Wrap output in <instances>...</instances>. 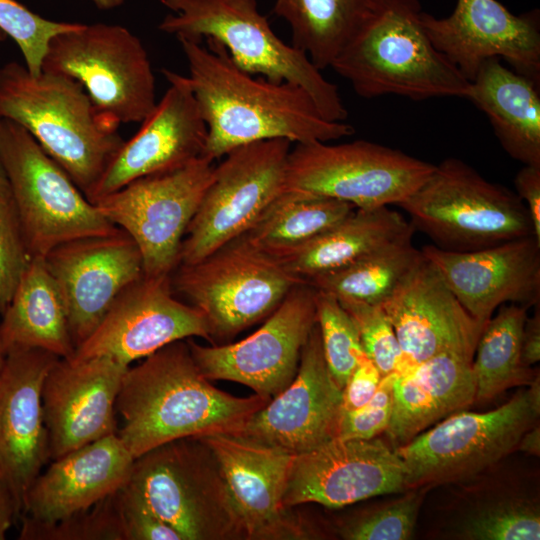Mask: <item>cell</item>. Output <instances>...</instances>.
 <instances>
[{"instance_id": "6da1fadb", "label": "cell", "mask_w": 540, "mask_h": 540, "mask_svg": "<svg viewBox=\"0 0 540 540\" xmlns=\"http://www.w3.org/2000/svg\"><path fill=\"white\" fill-rule=\"evenodd\" d=\"M204 41L205 45L179 40L207 127L202 156L214 161L261 140L328 142L354 134L350 124L327 120L300 86L249 74L232 61L223 45Z\"/></svg>"}, {"instance_id": "7a4b0ae2", "label": "cell", "mask_w": 540, "mask_h": 540, "mask_svg": "<svg viewBox=\"0 0 540 540\" xmlns=\"http://www.w3.org/2000/svg\"><path fill=\"white\" fill-rule=\"evenodd\" d=\"M269 398L237 397L210 383L185 340L174 341L128 367L116 400L117 435L134 458L166 442L232 433Z\"/></svg>"}, {"instance_id": "3957f363", "label": "cell", "mask_w": 540, "mask_h": 540, "mask_svg": "<svg viewBox=\"0 0 540 540\" xmlns=\"http://www.w3.org/2000/svg\"><path fill=\"white\" fill-rule=\"evenodd\" d=\"M421 13L418 0H370L330 67L367 99L466 98L470 81L433 46Z\"/></svg>"}, {"instance_id": "277c9868", "label": "cell", "mask_w": 540, "mask_h": 540, "mask_svg": "<svg viewBox=\"0 0 540 540\" xmlns=\"http://www.w3.org/2000/svg\"><path fill=\"white\" fill-rule=\"evenodd\" d=\"M0 117L24 127L86 198L124 143L78 81L16 61L0 67Z\"/></svg>"}, {"instance_id": "5b68a950", "label": "cell", "mask_w": 540, "mask_h": 540, "mask_svg": "<svg viewBox=\"0 0 540 540\" xmlns=\"http://www.w3.org/2000/svg\"><path fill=\"white\" fill-rule=\"evenodd\" d=\"M173 14L158 29L178 41L214 40L225 47L243 71L303 88L320 113L344 122L347 109L338 87L328 81L306 53L286 44L258 9L257 0H161Z\"/></svg>"}, {"instance_id": "8992f818", "label": "cell", "mask_w": 540, "mask_h": 540, "mask_svg": "<svg viewBox=\"0 0 540 540\" xmlns=\"http://www.w3.org/2000/svg\"><path fill=\"white\" fill-rule=\"evenodd\" d=\"M398 206L415 231L444 250H479L533 235L530 215L518 195L458 158L435 165L428 179Z\"/></svg>"}, {"instance_id": "52a82bcc", "label": "cell", "mask_w": 540, "mask_h": 540, "mask_svg": "<svg viewBox=\"0 0 540 540\" xmlns=\"http://www.w3.org/2000/svg\"><path fill=\"white\" fill-rule=\"evenodd\" d=\"M125 485L183 540L245 539L217 461L199 437L135 458Z\"/></svg>"}, {"instance_id": "ba28073f", "label": "cell", "mask_w": 540, "mask_h": 540, "mask_svg": "<svg viewBox=\"0 0 540 540\" xmlns=\"http://www.w3.org/2000/svg\"><path fill=\"white\" fill-rule=\"evenodd\" d=\"M0 164L31 256L119 229L24 127L5 117H0Z\"/></svg>"}, {"instance_id": "9c48e42d", "label": "cell", "mask_w": 540, "mask_h": 540, "mask_svg": "<svg viewBox=\"0 0 540 540\" xmlns=\"http://www.w3.org/2000/svg\"><path fill=\"white\" fill-rule=\"evenodd\" d=\"M539 415V376L494 410L449 415L395 448L405 466L406 489L430 488L481 473L516 451Z\"/></svg>"}, {"instance_id": "30bf717a", "label": "cell", "mask_w": 540, "mask_h": 540, "mask_svg": "<svg viewBox=\"0 0 540 540\" xmlns=\"http://www.w3.org/2000/svg\"><path fill=\"white\" fill-rule=\"evenodd\" d=\"M42 71L78 81L95 107L119 125L141 123L157 103L148 53L121 25L80 23L55 35Z\"/></svg>"}, {"instance_id": "8fae6325", "label": "cell", "mask_w": 540, "mask_h": 540, "mask_svg": "<svg viewBox=\"0 0 540 540\" xmlns=\"http://www.w3.org/2000/svg\"><path fill=\"white\" fill-rule=\"evenodd\" d=\"M172 287L205 317L211 339H230L267 318L301 282L242 235L202 260L179 264Z\"/></svg>"}, {"instance_id": "7c38bea8", "label": "cell", "mask_w": 540, "mask_h": 540, "mask_svg": "<svg viewBox=\"0 0 540 540\" xmlns=\"http://www.w3.org/2000/svg\"><path fill=\"white\" fill-rule=\"evenodd\" d=\"M434 164L366 140L330 145L296 143L290 150L285 189L334 198L355 209L399 205L431 175Z\"/></svg>"}, {"instance_id": "4fadbf2b", "label": "cell", "mask_w": 540, "mask_h": 540, "mask_svg": "<svg viewBox=\"0 0 540 540\" xmlns=\"http://www.w3.org/2000/svg\"><path fill=\"white\" fill-rule=\"evenodd\" d=\"M213 161L187 164L138 178L93 204L138 246L144 276L163 277L179 266L181 245L211 182Z\"/></svg>"}, {"instance_id": "5bb4252c", "label": "cell", "mask_w": 540, "mask_h": 540, "mask_svg": "<svg viewBox=\"0 0 540 540\" xmlns=\"http://www.w3.org/2000/svg\"><path fill=\"white\" fill-rule=\"evenodd\" d=\"M290 147L286 139H268L223 156L186 230L179 264L202 260L251 227L285 189Z\"/></svg>"}, {"instance_id": "9a60e30c", "label": "cell", "mask_w": 540, "mask_h": 540, "mask_svg": "<svg viewBox=\"0 0 540 540\" xmlns=\"http://www.w3.org/2000/svg\"><path fill=\"white\" fill-rule=\"evenodd\" d=\"M315 288L294 286L254 333L236 343L203 346L187 338L191 355L208 380H228L273 398L294 379L300 355L316 324Z\"/></svg>"}, {"instance_id": "2e32d148", "label": "cell", "mask_w": 540, "mask_h": 540, "mask_svg": "<svg viewBox=\"0 0 540 540\" xmlns=\"http://www.w3.org/2000/svg\"><path fill=\"white\" fill-rule=\"evenodd\" d=\"M192 337L212 342L203 314L173 296L171 276L143 275L119 293L71 358L106 356L130 366L174 341Z\"/></svg>"}, {"instance_id": "e0dca14e", "label": "cell", "mask_w": 540, "mask_h": 540, "mask_svg": "<svg viewBox=\"0 0 540 540\" xmlns=\"http://www.w3.org/2000/svg\"><path fill=\"white\" fill-rule=\"evenodd\" d=\"M342 388L326 364L317 323L304 344L292 382L233 434L292 455L338 437Z\"/></svg>"}, {"instance_id": "ac0fdd59", "label": "cell", "mask_w": 540, "mask_h": 540, "mask_svg": "<svg viewBox=\"0 0 540 540\" xmlns=\"http://www.w3.org/2000/svg\"><path fill=\"white\" fill-rule=\"evenodd\" d=\"M198 437L217 461L245 539H309L315 535L284 504L294 455L233 434Z\"/></svg>"}, {"instance_id": "d6986e66", "label": "cell", "mask_w": 540, "mask_h": 540, "mask_svg": "<svg viewBox=\"0 0 540 540\" xmlns=\"http://www.w3.org/2000/svg\"><path fill=\"white\" fill-rule=\"evenodd\" d=\"M421 23L433 46L468 81L484 61L497 57L540 83L538 11L514 15L497 0H457L445 18L422 11Z\"/></svg>"}, {"instance_id": "ffe728a7", "label": "cell", "mask_w": 540, "mask_h": 540, "mask_svg": "<svg viewBox=\"0 0 540 540\" xmlns=\"http://www.w3.org/2000/svg\"><path fill=\"white\" fill-rule=\"evenodd\" d=\"M44 259L64 301L75 349L96 329L119 293L144 275L140 250L121 229L62 243Z\"/></svg>"}, {"instance_id": "44dd1931", "label": "cell", "mask_w": 540, "mask_h": 540, "mask_svg": "<svg viewBox=\"0 0 540 540\" xmlns=\"http://www.w3.org/2000/svg\"><path fill=\"white\" fill-rule=\"evenodd\" d=\"M406 471L394 448L378 437L335 438L295 455L284 504L339 508L374 496L403 492Z\"/></svg>"}, {"instance_id": "7402d4cb", "label": "cell", "mask_w": 540, "mask_h": 540, "mask_svg": "<svg viewBox=\"0 0 540 540\" xmlns=\"http://www.w3.org/2000/svg\"><path fill=\"white\" fill-rule=\"evenodd\" d=\"M467 313L485 326L506 303L540 304V241L533 235L473 251L421 249Z\"/></svg>"}, {"instance_id": "603a6c76", "label": "cell", "mask_w": 540, "mask_h": 540, "mask_svg": "<svg viewBox=\"0 0 540 540\" xmlns=\"http://www.w3.org/2000/svg\"><path fill=\"white\" fill-rule=\"evenodd\" d=\"M128 367L106 356L55 362L42 387L51 460L117 433L116 400Z\"/></svg>"}, {"instance_id": "cb8c5ba5", "label": "cell", "mask_w": 540, "mask_h": 540, "mask_svg": "<svg viewBox=\"0 0 540 540\" xmlns=\"http://www.w3.org/2000/svg\"><path fill=\"white\" fill-rule=\"evenodd\" d=\"M162 73L168 89L138 132L117 151L87 196L90 202L138 178L176 169L203 155L207 127L188 77L168 69Z\"/></svg>"}, {"instance_id": "d4e9b609", "label": "cell", "mask_w": 540, "mask_h": 540, "mask_svg": "<svg viewBox=\"0 0 540 540\" xmlns=\"http://www.w3.org/2000/svg\"><path fill=\"white\" fill-rule=\"evenodd\" d=\"M59 359L36 348L6 352L0 371V468L22 512L34 480L50 459L42 387Z\"/></svg>"}, {"instance_id": "484cf974", "label": "cell", "mask_w": 540, "mask_h": 540, "mask_svg": "<svg viewBox=\"0 0 540 540\" xmlns=\"http://www.w3.org/2000/svg\"><path fill=\"white\" fill-rule=\"evenodd\" d=\"M382 306L401 346L405 368L446 353L473 360L485 326L467 313L424 256Z\"/></svg>"}, {"instance_id": "4316f807", "label": "cell", "mask_w": 540, "mask_h": 540, "mask_svg": "<svg viewBox=\"0 0 540 540\" xmlns=\"http://www.w3.org/2000/svg\"><path fill=\"white\" fill-rule=\"evenodd\" d=\"M134 459L111 434L52 460L27 491L20 517L53 523L90 508L127 483Z\"/></svg>"}, {"instance_id": "83f0119b", "label": "cell", "mask_w": 540, "mask_h": 540, "mask_svg": "<svg viewBox=\"0 0 540 540\" xmlns=\"http://www.w3.org/2000/svg\"><path fill=\"white\" fill-rule=\"evenodd\" d=\"M472 360L441 354L406 367L394 382L393 409L385 431L392 448L407 444L449 415L475 402Z\"/></svg>"}, {"instance_id": "f1b7e54d", "label": "cell", "mask_w": 540, "mask_h": 540, "mask_svg": "<svg viewBox=\"0 0 540 540\" xmlns=\"http://www.w3.org/2000/svg\"><path fill=\"white\" fill-rule=\"evenodd\" d=\"M466 99L487 115L510 157L524 165L540 166L539 82L494 57L480 66Z\"/></svg>"}, {"instance_id": "f546056e", "label": "cell", "mask_w": 540, "mask_h": 540, "mask_svg": "<svg viewBox=\"0 0 540 540\" xmlns=\"http://www.w3.org/2000/svg\"><path fill=\"white\" fill-rule=\"evenodd\" d=\"M414 232L410 221L389 206L354 209L280 262L291 274L308 282L391 245L412 240Z\"/></svg>"}, {"instance_id": "4dcf8cb0", "label": "cell", "mask_w": 540, "mask_h": 540, "mask_svg": "<svg viewBox=\"0 0 540 540\" xmlns=\"http://www.w3.org/2000/svg\"><path fill=\"white\" fill-rule=\"evenodd\" d=\"M5 352L36 348L71 358L75 346L66 308L43 256H32L14 294L0 317Z\"/></svg>"}, {"instance_id": "1f68e13d", "label": "cell", "mask_w": 540, "mask_h": 540, "mask_svg": "<svg viewBox=\"0 0 540 540\" xmlns=\"http://www.w3.org/2000/svg\"><path fill=\"white\" fill-rule=\"evenodd\" d=\"M354 209L334 198L284 189L242 236L261 252L281 261Z\"/></svg>"}, {"instance_id": "d6a6232c", "label": "cell", "mask_w": 540, "mask_h": 540, "mask_svg": "<svg viewBox=\"0 0 540 540\" xmlns=\"http://www.w3.org/2000/svg\"><path fill=\"white\" fill-rule=\"evenodd\" d=\"M527 310L518 304L501 305L483 328L472 360L475 401H491L510 388L530 385L539 376L521 358Z\"/></svg>"}, {"instance_id": "836d02e7", "label": "cell", "mask_w": 540, "mask_h": 540, "mask_svg": "<svg viewBox=\"0 0 540 540\" xmlns=\"http://www.w3.org/2000/svg\"><path fill=\"white\" fill-rule=\"evenodd\" d=\"M370 0H276L273 12L291 31V44L319 69L334 58L364 16Z\"/></svg>"}, {"instance_id": "e575fe53", "label": "cell", "mask_w": 540, "mask_h": 540, "mask_svg": "<svg viewBox=\"0 0 540 540\" xmlns=\"http://www.w3.org/2000/svg\"><path fill=\"white\" fill-rule=\"evenodd\" d=\"M422 260L421 250L413 246L412 240H406L307 283L340 301L382 305Z\"/></svg>"}, {"instance_id": "d590c367", "label": "cell", "mask_w": 540, "mask_h": 540, "mask_svg": "<svg viewBox=\"0 0 540 540\" xmlns=\"http://www.w3.org/2000/svg\"><path fill=\"white\" fill-rule=\"evenodd\" d=\"M315 305L326 364L333 379L343 388L350 374L367 355L353 319L336 297L316 290Z\"/></svg>"}, {"instance_id": "8d00e7d4", "label": "cell", "mask_w": 540, "mask_h": 540, "mask_svg": "<svg viewBox=\"0 0 540 540\" xmlns=\"http://www.w3.org/2000/svg\"><path fill=\"white\" fill-rule=\"evenodd\" d=\"M21 519V540H125L118 491L53 523Z\"/></svg>"}, {"instance_id": "74e56055", "label": "cell", "mask_w": 540, "mask_h": 540, "mask_svg": "<svg viewBox=\"0 0 540 540\" xmlns=\"http://www.w3.org/2000/svg\"><path fill=\"white\" fill-rule=\"evenodd\" d=\"M428 487L409 489L401 498L367 510L341 525L348 540H406L411 538Z\"/></svg>"}, {"instance_id": "f35d334b", "label": "cell", "mask_w": 540, "mask_h": 540, "mask_svg": "<svg viewBox=\"0 0 540 540\" xmlns=\"http://www.w3.org/2000/svg\"><path fill=\"white\" fill-rule=\"evenodd\" d=\"M460 534L472 540H538L539 509L521 500L497 502L471 515Z\"/></svg>"}, {"instance_id": "ab89813d", "label": "cell", "mask_w": 540, "mask_h": 540, "mask_svg": "<svg viewBox=\"0 0 540 540\" xmlns=\"http://www.w3.org/2000/svg\"><path fill=\"white\" fill-rule=\"evenodd\" d=\"M80 23L58 22L41 17L17 0H0V30L12 38L32 74L42 72L50 40Z\"/></svg>"}, {"instance_id": "60d3db41", "label": "cell", "mask_w": 540, "mask_h": 540, "mask_svg": "<svg viewBox=\"0 0 540 540\" xmlns=\"http://www.w3.org/2000/svg\"><path fill=\"white\" fill-rule=\"evenodd\" d=\"M353 319L367 357L386 376L405 368L401 346L382 305L340 301Z\"/></svg>"}, {"instance_id": "b9f144b4", "label": "cell", "mask_w": 540, "mask_h": 540, "mask_svg": "<svg viewBox=\"0 0 540 540\" xmlns=\"http://www.w3.org/2000/svg\"><path fill=\"white\" fill-rule=\"evenodd\" d=\"M11 196L0 194V309L11 300L30 259Z\"/></svg>"}, {"instance_id": "7bdbcfd3", "label": "cell", "mask_w": 540, "mask_h": 540, "mask_svg": "<svg viewBox=\"0 0 540 540\" xmlns=\"http://www.w3.org/2000/svg\"><path fill=\"white\" fill-rule=\"evenodd\" d=\"M397 373L383 376L372 398L362 407L341 413L338 437L372 439L385 432L392 414Z\"/></svg>"}, {"instance_id": "ee69618b", "label": "cell", "mask_w": 540, "mask_h": 540, "mask_svg": "<svg viewBox=\"0 0 540 540\" xmlns=\"http://www.w3.org/2000/svg\"><path fill=\"white\" fill-rule=\"evenodd\" d=\"M118 499L125 540H183L126 485L118 490Z\"/></svg>"}, {"instance_id": "f6af8a7d", "label": "cell", "mask_w": 540, "mask_h": 540, "mask_svg": "<svg viewBox=\"0 0 540 540\" xmlns=\"http://www.w3.org/2000/svg\"><path fill=\"white\" fill-rule=\"evenodd\" d=\"M382 379L377 367L364 358L353 370L342 388V412L362 407L375 394Z\"/></svg>"}, {"instance_id": "bcb514c9", "label": "cell", "mask_w": 540, "mask_h": 540, "mask_svg": "<svg viewBox=\"0 0 540 540\" xmlns=\"http://www.w3.org/2000/svg\"><path fill=\"white\" fill-rule=\"evenodd\" d=\"M514 184L515 193L530 215L533 235L540 241V166L524 165L516 174Z\"/></svg>"}, {"instance_id": "7dc6e473", "label": "cell", "mask_w": 540, "mask_h": 540, "mask_svg": "<svg viewBox=\"0 0 540 540\" xmlns=\"http://www.w3.org/2000/svg\"><path fill=\"white\" fill-rule=\"evenodd\" d=\"M521 358L524 365L532 367L540 360V304L532 316L527 317L521 342Z\"/></svg>"}, {"instance_id": "c3c4849f", "label": "cell", "mask_w": 540, "mask_h": 540, "mask_svg": "<svg viewBox=\"0 0 540 540\" xmlns=\"http://www.w3.org/2000/svg\"><path fill=\"white\" fill-rule=\"evenodd\" d=\"M21 515L16 498L3 476L0 475V540L6 538V533L14 520Z\"/></svg>"}, {"instance_id": "681fc988", "label": "cell", "mask_w": 540, "mask_h": 540, "mask_svg": "<svg viewBox=\"0 0 540 540\" xmlns=\"http://www.w3.org/2000/svg\"><path fill=\"white\" fill-rule=\"evenodd\" d=\"M517 450L530 455H540V425L537 422L520 438Z\"/></svg>"}, {"instance_id": "f907efd6", "label": "cell", "mask_w": 540, "mask_h": 540, "mask_svg": "<svg viewBox=\"0 0 540 540\" xmlns=\"http://www.w3.org/2000/svg\"><path fill=\"white\" fill-rule=\"evenodd\" d=\"M91 1L98 9L101 10H110L116 7L121 6L124 3V0H89Z\"/></svg>"}, {"instance_id": "816d5d0a", "label": "cell", "mask_w": 540, "mask_h": 540, "mask_svg": "<svg viewBox=\"0 0 540 540\" xmlns=\"http://www.w3.org/2000/svg\"><path fill=\"white\" fill-rule=\"evenodd\" d=\"M0 194L10 196L9 184H8L7 178L5 176V173L3 171L1 164H0Z\"/></svg>"}, {"instance_id": "f5cc1de1", "label": "cell", "mask_w": 540, "mask_h": 540, "mask_svg": "<svg viewBox=\"0 0 540 540\" xmlns=\"http://www.w3.org/2000/svg\"><path fill=\"white\" fill-rule=\"evenodd\" d=\"M0 317H1V309H0ZM5 357H6V352H5L4 348H3L2 342L0 340V371H1L2 367H3Z\"/></svg>"}, {"instance_id": "db71d44e", "label": "cell", "mask_w": 540, "mask_h": 540, "mask_svg": "<svg viewBox=\"0 0 540 540\" xmlns=\"http://www.w3.org/2000/svg\"><path fill=\"white\" fill-rule=\"evenodd\" d=\"M7 36L0 30V43L5 41Z\"/></svg>"}, {"instance_id": "11a10c76", "label": "cell", "mask_w": 540, "mask_h": 540, "mask_svg": "<svg viewBox=\"0 0 540 540\" xmlns=\"http://www.w3.org/2000/svg\"><path fill=\"white\" fill-rule=\"evenodd\" d=\"M0 475L2 476V473H1V468H0Z\"/></svg>"}]
</instances>
